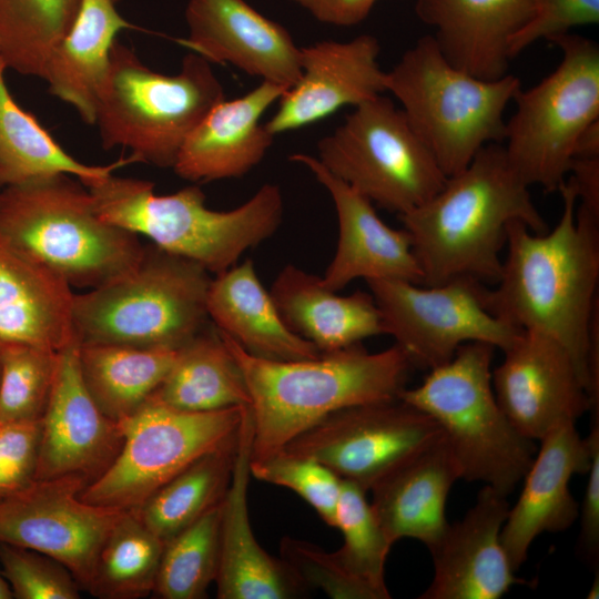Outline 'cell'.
<instances>
[{
    "label": "cell",
    "instance_id": "obj_4",
    "mask_svg": "<svg viewBox=\"0 0 599 599\" xmlns=\"http://www.w3.org/2000/svg\"><path fill=\"white\" fill-rule=\"evenodd\" d=\"M87 187L100 217L215 275L270 238L284 213L282 191L273 183L263 184L251 199L229 211L207 207L199 185L160 195L151 181L112 173Z\"/></svg>",
    "mask_w": 599,
    "mask_h": 599
},
{
    "label": "cell",
    "instance_id": "obj_52",
    "mask_svg": "<svg viewBox=\"0 0 599 599\" xmlns=\"http://www.w3.org/2000/svg\"><path fill=\"white\" fill-rule=\"evenodd\" d=\"M0 378H1V362H0Z\"/></svg>",
    "mask_w": 599,
    "mask_h": 599
},
{
    "label": "cell",
    "instance_id": "obj_40",
    "mask_svg": "<svg viewBox=\"0 0 599 599\" xmlns=\"http://www.w3.org/2000/svg\"><path fill=\"white\" fill-rule=\"evenodd\" d=\"M250 471L261 481L293 490L326 525L335 527L342 479L319 461L281 450L264 459H251Z\"/></svg>",
    "mask_w": 599,
    "mask_h": 599
},
{
    "label": "cell",
    "instance_id": "obj_50",
    "mask_svg": "<svg viewBox=\"0 0 599 599\" xmlns=\"http://www.w3.org/2000/svg\"><path fill=\"white\" fill-rule=\"evenodd\" d=\"M587 598L588 599H598L599 598V575H598V572L596 575V579H595L593 583L590 587V590L588 591Z\"/></svg>",
    "mask_w": 599,
    "mask_h": 599
},
{
    "label": "cell",
    "instance_id": "obj_51",
    "mask_svg": "<svg viewBox=\"0 0 599 599\" xmlns=\"http://www.w3.org/2000/svg\"><path fill=\"white\" fill-rule=\"evenodd\" d=\"M3 187V184H2V181H1V177H0V190Z\"/></svg>",
    "mask_w": 599,
    "mask_h": 599
},
{
    "label": "cell",
    "instance_id": "obj_39",
    "mask_svg": "<svg viewBox=\"0 0 599 599\" xmlns=\"http://www.w3.org/2000/svg\"><path fill=\"white\" fill-rule=\"evenodd\" d=\"M58 352L31 346L0 349V422L41 418L53 385Z\"/></svg>",
    "mask_w": 599,
    "mask_h": 599
},
{
    "label": "cell",
    "instance_id": "obj_14",
    "mask_svg": "<svg viewBox=\"0 0 599 599\" xmlns=\"http://www.w3.org/2000/svg\"><path fill=\"white\" fill-rule=\"evenodd\" d=\"M436 422L402 399L332 413L282 450L311 457L366 491L439 437Z\"/></svg>",
    "mask_w": 599,
    "mask_h": 599
},
{
    "label": "cell",
    "instance_id": "obj_27",
    "mask_svg": "<svg viewBox=\"0 0 599 599\" xmlns=\"http://www.w3.org/2000/svg\"><path fill=\"white\" fill-rule=\"evenodd\" d=\"M459 479L460 467L441 433L376 483L370 506L390 542L413 538L434 546L448 527L446 501Z\"/></svg>",
    "mask_w": 599,
    "mask_h": 599
},
{
    "label": "cell",
    "instance_id": "obj_15",
    "mask_svg": "<svg viewBox=\"0 0 599 599\" xmlns=\"http://www.w3.org/2000/svg\"><path fill=\"white\" fill-rule=\"evenodd\" d=\"M78 478L34 480L0 498V542L47 555L88 590L106 537L126 511L89 504Z\"/></svg>",
    "mask_w": 599,
    "mask_h": 599
},
{
    "label": "cell",
    "instance_id": "obj_24",
    "mask_svg": "<svg viewBox=\"0 0 599 599\" xmlns=\"http://www.w3.org/2000/svg\"><path fill=\"white\" fill-rule=\"evenodd\" d=\"M286 90L262 81L244 95L214 105L183 142L172 167L176 175L206 183L247 174L274 141L261 118Z\"/></svg>",
    "mask_w": 599,
    "mask_h": 599
},
{
    "label": "cell",
    "instance_id": "obj_25",
    "mask_svg": "<svg viewBox=\"0 0 599 599\" xmlns=\"http://www.w3.org/2000/svg\"><path fill=\"white\" fill-rule=\"evenodd\" d=\"M74 294L60 275L0 234V349L59 352L77 341Z\"/></svg>",
    "mask_w": 599,
    "mask_h": 599
},
{
    "label": "cell",
    "instance_id": "obj_46",
    "mask_svg": "<svg viewBox=\"0 0 599 599\" xmlns=\"http://www.w3.org/2000/svg\"><path fill=\"white\" fill-rule=\"evenodd\" d=\"M317 20L335 26H354L370 12L376 0H293Z\"/></svg>",
    "mask_w": 599,
    "mask_h": 599
},
{
    "label": "cell",
    "instance_id": "obj_20",
    "mask_svg": "<svg viewBox=\"0 0 599 599\" xmlns=\"http://www.w3.org/2000/svg\"><path fill=\"white\" fill-rule=\"evenodd\" d=\"M507 496L484 485L464 517L448 524L428 550L434 575L420 599H499L516 577L501 542Z\"/></svg>",
    "mask_w": 599,
    "mask_h": 599
},
{
    "label": "cell",
    "instance_id": "obj_28",
    "mask_svg": "<svg viewBox=\"0 0 599 599\" xmlns=\"http://www.w3.org/2000/svg\"><path fill=\"white\" fill-rule=\"evenodd\" d=\"M270 294L285 325L322 353L359 344L385 334L373 295L357 291L337 295L322 277L288 264L272 283Z\"/></svg>",
    "mask_w": 599,
    "mask_h": 599
},
{
    "label": "cell",
    "instance_id": "obj_21",
    "mask_svg": "<svg viewBox=\"0 0 599 599\" xmlns=\"http://www.w3.org/2000/svg\"><path fill=\"white\" fill-rule=\"evenodd\" d=\"M290 160L311 171L328 191L337 213L338 242L322 277L325 287L338 292L356 278L423 285V272L404 227L396 230L384 223L368 199L328 172L317 158L294 153Z\"/></svg>",
    "mask_w": 599,
    "mask_h": 599
},
{
    "label": "cell",
    "instance_id": "obj_9",
    "mask_svg": "<svg viewBox=\"0 0 599 599\" xmlns=\"http://www.w3.org/2000/svg\"><path fill=\"white\" fill-rule=\"evenodd\" d=\"M385 88L448 177L485 145L504 141V112L521 85L512 74L483 80L466 73L425 35L386 72Z\"/></svg>",
    "mask_w": 599,
    "mask_h": 599
},
{
    "label": "cell",
    "instance_id": "obj_30",
    "mask_svg": "<svg viewBox=\"0 0 599 599\" xmlns=\"http://www.w3.org/2000/svg\"><path fill=\"white\" fill-rule=\"evenodd\" d=\"M131 28L113 0H81L72 26L48 58L43 79L49 92L73 106L87 124H95L116 35Z\"/></svg>",
    "mask_w": 599,
    "mask_h": 599
},
{
    "label": "cell",
    "instance_id": "obj_12",
    "mask_svg": "<svg viewBox=\"0 0 599 599\" xmlns=\"http://www.w3.org/2000/svg\"><path fill=\"white\" fill-rule=\"evenodd\" d=\"M244 406L184 412L149 399L120 423L122 443L109 467L80 493L92 505L134 510L238 428Z\"/></svg>",
    "mask_w": 599,
    "mask_h": 599
},
{
    "label": "cell",
    "instance_id": "obj_36",
    "mask_svg": "<svg viewBox=\"0 0 599 599\" xmlns=\"http://www.w3.org/2000/svg\"><path fill=\"white\" fill-rule=\"evenodd\" d=\"M81 0H0V55L8 69L43 79L48 58Z\"/></svg>",
    "mask_w": 599,
    "mask_h": 599
},
{
    "label": "cell",
    "instance_id": "obj_23",
    "mask_svg": "<svg viewBox=\"0 0 599 599\" xmlns=\"http://www.w3.org/2000/svg\"><path fill=\"white\" fill-rule=\"evenodd\" d=\"M539 441L501 529V542L515 571L538 536L565 531L578 519L579 505L569 483L573 475L586 474L590 465V440L579 435L576 424L561 425Z\"/></svg>",
    "mask_w": 599,
    "mask_h": 599
},
{
    "label": "cell",
    "instance_id": "obj_42",
    "mask_svg": "<svg viewBox=\"0 0 599 599\" xmlns=\"http://www.w3.org/2000/svg\"><path fill=\"white\" fill-rule=\"evenodd\" d=\"M280 552V558L307 589H319L333 599H373L372 593L346 572L334 551L284 537Z\"/></svg>",
    "mask_w": 599,
    "mask_h": 599
},
{
    "label": "cell",
    "instance_id": "obj_41",
    "mask_svg": "<svg viewBox=\"0 0 599 599\" xmlns=\"http://www.w3.org/2000/svg\"><path fill=\"white\" fill-rule=\"evenodd\" d=\"M0 566L13 598H80L81 586L73 573L47 555L0 542Z\"/></svg>",
    "mask_w": 599,
    "mask_h": 599
},
{
    "label": "cell",
    "instance_id": "obj_3",
    "mask_svg": "<svg viewBox=\"0 0 599 599\" xmlns=\"http://www.w3.org/2000/svg\"><path fill=\"white\" fill-rule=\"evenodd\" d=\"M220 334L251 397L252 460L281 451L334 412L399 399L413 367L396 344L377 353L367 352L359 343L315 358L271 361L247 354Z\"/></svg>",
    "mask_w": 599,
    "mask_h": 599
},
{
    "label": "cell",
    "instance_id": "obj_38",
    "mask_svg": "<svg viewBox=\"0 0 599 599\" xmlns=\"http://www.w3.org/2000/svg\"><path fill=\"white\" fill-rule=\"evenodd\" d=\"M366 494L356 484L342 480L335 527L342 532L343 544L334 554L346 572L362 583L373 599H389L385 564L393 544Z\"/></svg>",
    "mask_w": 599,
    "mask_h": 599
},
{
    "label": "cell",
    "instance_id": "obj_31",
    "mask_svg": "<svg viewBox=\"0 0 599 599\" xmlns=\"http://www.w3.org/2000/svg\"><path fill=\"white\" fill-rule=\"evenodd\" d=\"M150 398L193 413L251 404L241 368L215 326H205L177 349L172 367Z\"/></svg>",
    "mask_w": 599,
    "mask_h": 599
},
{
    "label": "cell",
    "instance_id": "obj_8",
    "mask_svg": "<svg viewBox=\"0 0 599 599\" xmlns=\"http://www.w3.org/2000/svg\"><path fill=\"white\" fill-rule=\"evenodd\" d=\"M495 347L463 344L448 362L428 369L399 399L432 417L447 439L461 479L480 481L508 496L522 480L537 451L500 408L493 388Z\"/></svg>",
    "mask_w": 599,
    "mask_h": 599
},
{
    "label": "cell",
    "instance_id": "obj_29",
    "mask_svg": "<svg viewBox=\"0 0 599 599\" xmlns=\"http://www.w3.org/2000/svg\"><path fill=\"white\" fill-rule=\"evenodd\" d=\"M206 305L214 326L252 356L300 361L322 354L285 325L251 260L212 278Z\"/></svg>",
    "mask_w": 599,
    "mask_h": 599
},
{
    "label": "cell",
    "instance_id": "obj_53",
    "mask_svg": "<svg viewBox=\"0 0 599 599\" xmlns=\"http://www.w3.org/2000/svg\"><path fill=\"white\" fill-rule=\"evenodd\" d=\"M113 1H114L115 3H118V2L121 1V0H113Z\"/></svg>",
    "mask_w": 599,
    "mask_h": 599
},
{
    "label": "cell",
    "instance_id": "obj_6",
    "mask_svg": "<svg viewBox=\"0 0 599 599\" xmlns=\"http://www.w3.org/2000/svg\"><path fill=\"white\" fill-rule=\"evenodd\" d=\"M224 99L203 57L190 52L177 73L163 74L116 39L97 108L101 145L129 149L138 162L173 167L187 135Z\"/></svg>",
    "mask_w": 599,
    "mask_h": 599
},
{
    "label": "cell",
    "instance_id": "obj_48",
    "mask_svg": "<svg viewBox=\"0 0 599 599\" xmlns=\"http://www.w3.org/2000/svg\"><path fill=\"white\" fill-rule=\"evenodd\" d=\"M599 158V120L591 123L578 138L572 159Z\"/></svg>",
    "mask_w": 599,
    "mask_h": 599
},
{
    "label": "cell",
    "instance_id": "obj_19",
    "mask_svg": "<svg viewBox=\"0 0 599 599\" xmlns=\"http://www.w3.org/2000/svg\"><path fill=\"white\" fill-rule=\"evenodd\" d=\"M379 52V43L370 34L301 48V78L280 98L265 123L267 131L275 136L298 130L386 92Z\"/></svg>",
    "mask_w": 599,
    "mask_h": 599
},
{
    "label": "cell",
    "instance_id": "obj_47",
    "mask_svg": "<svg viewBox=\"0 0 599 599\" xmlns=\"http://www.w3.org/2000/svg\"><path fill=\"white\" fill-rule=\"evenodd\" d=\"M568 175L579 205L599 216V158L572 159Z\"/></svg>",
    "mask_w": 599,
    "mask_h": 599
},
{
    "label": "cell",
    "instance_id": "obj_13",
    "mask_svg": "<svg viewBox=\"0 0 599 599\" xmlns=\"http://www.w3.org/2000/svg\"><path fill=\"white\" fill-rule=\"evenodd\" d=\"M366 282L385 334L394 337L413 367L439 366L469 342L487 343L504 352L522 331L489 312L487 288L469 276L434 286L400 280Z\"/></svg>",
    "mask_w": 599,
    "mask_h": 599
},
{
    "label": "cell",
    "instance_id": "obj_43",
    "mask_svg": "<svg viewBox=\"0 0 599 599\" xmlns=\"http://www.w3.org/2000/svg\"><path fill=\"white\" fill-rule=\"evenodd\" d=\"M40 419L0 422V498L20 491L35 480Z\"/></svg>",
    "mask_w": 599,
    "mask_h": 599
},
{
    "label": "cell",
    "instance_id": "obj_18",
    "mask_svg": "<svg viewBox=\"0 0 599 599\" xmlns=\"http://www.w3.org/2000/svg\"><path fill=\"white\" fill-rule=\"evenodd\" d=\"M185 20L189 34L177 42L209 62L286 89L301 78V48L290 32L244 0H189Z\"/></svg>",
    "mask_w": 599,
    "mask_h": 599
},
{
    "label": "cell",
    "instance_id": "obj_34",
    "mask_svg": "<svg viewBox=\"0 0 599 599\" xmlns=\"http://www.w3.org/2000/svg\"><path fill=\"white\" fill-rule=\"evenodd\" d=\"M236 447L237 430L134 509L142 522L165 542L220 505L231 481Z\"/></svg>",
    "mask_w": 599,
    "mask_h": 599
},
{
    "label": "cell",
    "instance_id": "obj_32",
    "mask_svg": "<svg viewBox=\"0 0 599 599\" xmlns=\"http://www.w3.org/2000/svg\"><path fill=\"white\" fill-rule=\"evenodd\" d=\"M177 349L79 344L83 383L102 413L120 424L144 405L165 378Z\"/></svg>",
    "mask_w": 599,
    "mask_h": 599
},
{
    "label": "cell",
    "instance_id": "obj_37",
    "mask_svg": "<svg viewBox=\"0 0 599 599\" xmlns=\"http://www.w3.org/2000/svg\"><path fill=\"white\" fill-rule=\"evenodd\" d=\"M220 514L221 504L164 542L153 593L163 599L206 597L219 568Z\"/></svg>",
    "mask_w": 599,
    "mask_h": 599
},
{
    "label": "cell",
    "instance_id": "obj_10",
    "mask_svg": "<svg viewBox=\"0 0 599 599\" xmlns=\"http://www.w3.org/2000/svg\"><path fill=\"white\" fill-rule=\"evenodd\" d=\"M549 41L562 59L539 83L516 93L504 148L528 186L554 193L568 176L578 138L599 120V47L569 32Z\"/></svg>",
    "mask_w": 599,
    "mask_h": 599
},
{
    "label": "cell",
    "instance_id": "obj_11",
    "mask_svg": "<svg viewBox=\"0 0 599 599\" xmlns=\"http://www.w3.org/2000/svg\"><path fill=\"white\" fill-rule=\"evenodd\" d=\"M317 150L328 172L398 215L428 201L447 180L403 110L383 94L354 106Z\"/></svg>",
    "mask_w": 599,
    "mask_h": 599
},
{
    "label": "cell",
    "instance_id": "obj_22",
    "mask_svg": "<svg viewBox=\"0 0 599 599\" xmlns=\"http://www.w3.org/2000/svg\"><path fill=\"white\" fill-rule=\"evenodd\" d=\"M253 420L244 406L230 485L221 502L220 556L215 579L219 599H294L308 589L287 565L265 551L255 538L247 505Z\"/></svg>",
    "mask_w": 599,
    "mask_h": 599
},
{
    "label": "cell",
    "instance_id": "obj_17",
    "mask_svg": "<svg viewBox=\"0 0 599 599\" xmlns=\"http://www.w3.org/2000/svg\"><path fill=\"white\" fill-rule=\"evenodd\" d=\"M40 422L35 480L78 478L88 485L120 449V424L102 413L81 377L78 341L58 352L51 394Z\"/></svg>",
    "mask_w": 599,
    "mask_h": 599
},
{
    "label": "cell",
    "instance_id": "obj_5",
    "mask_svg": "<svg viewBox=\"0 0 599 599\" xmlns=\"http://www.w3.org/2000/svg\"><path fill=\"white\" fill-rule=\"evenodd\" d=\"M57 173L0 190V234L60 275L91 290L133 270L145 245L140 236L97 213L88 187Z\"/></svg>",
    "mask_w": 599,
    "mask_h": 599
},
{
    "label": "cell",
    "instance_id": "obj_7",
    "mask_svg": "<svg viewBox=\"0 0 599 599\" xmlns=\"http://www.w3.org/2000/svg\"><path fill=\"white\" fill-rule=\"evenodd\" d=\"M210 274L192 260L145 245L133 270L74 294V336L79 344L179 349L206 326Z\"/></svg>",
    "mask_w": 599,
    "mask_h": 599
},
{
    "label": "cell",
    "instance_id": "obj_35",
    "mask_svg": "<svg viewBox=\"0 0 599 599\" xmlns=\"http://www.w3.org/2000/svg\"><path fill=\"white\" fill-rule=\"evenodd\" d=\"M164 541L134 510L118 520L98 555L88 591L103 599H136L153 592Z\"/></svg>",
    "mask_w": 599,
    "mask_h": 599
},
{
    "label": "cell",
    "instance_id": "obj_45",
    "mask_svg": "<svg viewBox=\"0 0 599 599\" xmlns=\"http://www.w3.org/2000/svg\"><path fill=\"white\" fill-rule=\"evenodd\" d=\"M591 445L588 479L579 506L580 534L578 549L586 561L598 568L599 560V412H592V424L588 435Z\"/></svg>",
    "mask_w": 599,
    "mask_h": 599
},
{
    "label": "cell",
    "instance_id": "obj_26",
    "mask_svg": "<svg viewBox=\"0 0 599 599\" xmlns=\"http://www.w3.org/2000/svg\"><path fill=\"white\" fill-rule=\"evenodd\" d=\"M418 17L436 33L454 67L483 79L505 77L512 37L530 20L534 0H418Z\"/></svg>",
    "mask_w": 599,
    "mask_h": 599
},
{
    "label": "cell",
    "instance_id": "obj_2",
    "mask_svg": "<svg viewBox=\"0 0 599 599\" xmlns=\"http://www.w3.org/2000/svg\"><path fill=\"white\" fill-rule=\"evenodd\" d=\"M529 187L504 145L489 143L428 201L398 215L410 236L423 285L461 276L496 283L508 223L521 221L536 234L548 231Z\"/></svg>",
    "mask_w": 599,
    "mask_h": 599
},
{
    "label": "cell",
    "instance_id": "obj_44",
    "mask_svg": "<svg viewBox=\"0 0 599 599\" xmlns=\"http://www.w3.org/2000/svg\"><path fill=\"white\" fill-rule=\"evenodd\" d=\"M599 22V0H534V12L510 41L511 59L540 39L568 33L571 28Z\"/></svg>",
    "mask_w": 599,
    "mask_h": 599
},
{
    "label": "cell",
    "instance_id": "obj_16",
    "mask_svg": "<svg viewBox=\"0 0 599 599\" xmlns=\"http://www.w3.org/2000/svg\"><path fill=\"white\" fill-rule=\"evenodd\" d=\"M491 373L496 399L512 426L540 440L598 410L568 351L554 338L522 329Z\"/></svg>",
    "mask_w": 599,
    "mask_h": 599
},
{
    "label": "cell",
    "instance_id": "obj_49",
    "mask_svg": "<svg viewBox=\"0 0 599 599\" xmlns=\"http://www.w3.org/2000/svg\"><path fill=\"white\" fill-rule=\"evenodd\" d=\"M11 598H13L12 591L0 569V599H11Z\"/></svg>",
    "mask_w": 599,
    "mask_h": 599
},
{
    "label": "cell",
    "instance_id": "obj_1",
    "mask_svg": "<svg viewBox=\"0 0 599 599\" xmlns=\"http://www.w3.org/2000/svg\"><path fill=\"white\" fill-rule=\"evenodd\" d=\"M557 225L536 234L521 221L506 229L507 257L489 312L520 329L540 332L572 357L595 406L599 405V216L577 207L567 176Z\"/></svg>",
    "mask_w": 599,
    "mask_h": 599
},
{
    "label": "cell",
    "instance_id": "obj_33",
    "mask_svg": "<svg viewBox=\"0 0 599 599\" xmlns=\"http://www.w3.org/2000/svg\"><path fill=\"white\" fill-rule=\"evenodd\" d=\"M7 69L0 55V177L3 186L57 173L73 175L87 186L138 162L132 155L108 165H89L74 159L32 114L18 105L6 83Z\"/></svg>",
    "mask_w": 599,
    "mask_h": 599
}]
</instances>
